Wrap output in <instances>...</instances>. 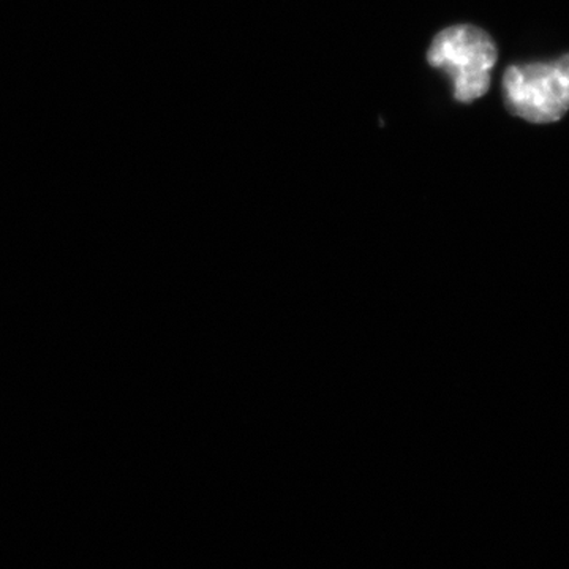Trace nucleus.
I'll return each instance as SVG.
<instances>
[{
	"label": "nucleus",
	"mask_w": 569,
	"mask_h": 569,
	"mask_svg": "<svg viewBox=\"0 0 569 569\" xmlns=\"http://www.w3.org/2000/svg\"><path fill=\"white\" fill-rule=\"evenodd\" d=\"M497 59L492 37L471 24L443 29L427 51V61L448 74L455 99L460 103L475 102L488 93L490 71Z\"/></svg>",
	"instance_id": "1"
},
{
	"label": "nucleus",
	"mask_w": 569,
	"mask_h": 569,
	"mask_svg": "<svg viewBox=\"0 0 569 569\" xmlns=\"http://www.w3.org/2000/svg\"><path fill=\"white\" fill-rule=\"evenodd\" d=\"M503 97L512 116L533 123L560 121L569 111V54L556 61L509 67Z\"/></svg>",
	"instance_id": "2"
}]
</instances>
